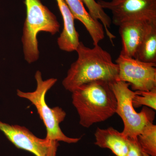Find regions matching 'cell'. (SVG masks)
I'll list each match as a JSON object with an SVG mask.
<instances>
[{
	"label": "cell",
	"instance_id": "cell-3",
	"mask_svg": "<svg viewBox=\"0 0 156 156\" xmlns=\"http://www.w3.org/2000/svg\"><path fill=\"white\" fill-rule=\"evenodd\" d=\"M36 89L32 92H23L17 90L19 97L27 99L34 105L40 119L44 124L47 131L46 139L63 141L68 144L76 143L81 138H72L66 136L62 131L59 125L65 119L66 113L59 107L51 108L47 104L45 97L48 91L56 84L57 80L50 78L44 80L41 73L37 71L35 75Z\"/></svg>",
	"mask_w": 156,
	"mask_h": 156
},
{
	"label": "cell",
	"instance_id": "cell-17",
	"mask_svg": "<svg viewBox=\"0 0 156 156\" xmlns=\"http://www.w3.org/2000/svg\"><path fill=\"white\" fill-rule=\"evenodd\" d=\"M129 150L127 156H143L142 152L136 140L129 139Z\"/></svg>",
	"mask_w": 156,
	"mask_h": 156
},
{
	"label": "cell",
	"instance_id": "cell-5",
	"mask_svg": "<svg viewBox=\"0 0 156 156\" xmlns=\"http://www.w3.org/2000/svg\"><path fill=\"white\" fill-rule=\"evenodd\" d=\"M109 85L116 98V113L121 117L124 124L122 133L129 139L136 140L144 127L148 123H153L154 112L145 107L140 112H136L132 102L135 92L130 89L128 83L116 81Z\"/></svg>",
	"mask_w": 156,
	"mask_h": 156
},
{
	"label": "cell",
	"instance_id": "cell-9",
	"mask_svg": "<svg viewBox=\"0 0 156 156\" xmlns=\"http://www.w3.org/2000/svg\"><path fill=\"white\" fill-rule=\"evenodd\" d=\"M151 22H156L132 20L123 23L119 26L122 45L120 55L134 58L149 24Z\"/></svg>",
	"mask_w": 156,
	"mask_h": 156
},
{
	"label": "cell",
	"instance_id": "cell-13",
	"mask_svg": "<svg viewBox=\"0 0 156 156\" xmlns=\"http://www.w3.org/2000/svg\"><path fill=\"white\" fill-rule=\"evenodd\" d=\"M134 58L143 62L156 63V22L149 24Z\"/></svg>",
	"mask_w": 156,
	"mask_h": 156
},
{
	"label": "cell",
	"instance_id": "cell-14",
	"mask_svg": "<svg viewBox=\"0 0 156 156\" xmlns=\"http://www.w3.org/2000/svg\"><path fill=\"white\" fill-rule=\"evenodd\" d=\"M143 152L150 156H156V126L149 123L143 128L136 138Z\"/></svg>",
	"mask_w": 156,
	"mask_h": 156
},
{
	"label": "cell",
	"instance_id": "cell-16",
	"mask_svg": "<svg viewBox=\"0 0 156 156\" xmlns=\"http://www.w3.org/2000/svg\"><path fill=\"white\" fill-rule=\"evenodd\" d=\"M132 104L134 108H138L144 105L156 110V88L149 91H135Z\"/></svg>",
	"mask_w": 156,
	"mask_h": 156
},
{
	"label": "cell",
	"instance_id": "cell-1",
	"mask_svg": "<svg viewBox=\"0 0 156 156\" xmlns=\"http://www.w3.org/2000/svg\"><path fill=\"white\" fill-rule=\"evenodd\" d=\"M78 58L68 71L62 84L72 92L84 84L101 81L112 83L118 80L119 67L112 61L110 53L99 45L87 47L80 42L76 50Z\"/></svg>",
	"mask_w": 156,
	"mask_h": 156
},
{
	"label": "cell",
	"instance_id": "cell-4",
	"mask_svg": "<svg viewBox=\"0 0 156 156\" xmlns=\"http://www.w3.org/2000/svg\"><path fill=\"white\" fill-rule=\"evenodd\" d=\"M27 16L23 28L22 42L24 58L29 63L39 58L37 36L41 32L55 35L59 30V23L55 15L40 0H25Z\"/></svg>",
	"mask_w": 156,
	"mask_h": 156
},
{
	"label": "cell",
	"instance_id": "cell-15",
	"mask_svg": "<svg viewBox=\"0 0 156 156\" xmlns=\"http://www.w3.org/2000/svg\"><path fill=\"white\" fill-rule=\"evenodd\" d=\"M83 2L86 5L89 10V13L94 19L101 21L106 31V35L108 37L112 44H114V39L115 38L114 35L111 32L109 29L112 23V19L105 12L97 2L95 0H82Z\"/></svg>",
	"mask_w": 156,
	"mask_h": 156
},
{
	"label": "cell",
	"instance_id": "cell-11",
	"mask_svg": "<svg viewBox=\"0 0 156 156\" xmlns=\"http://www.w3.org/2000/svg\"><path fill=\"white\" fill-rule=\"evenodd\" d=\"M95 144L101 148L110 150L116 156H127L130 140L122 132L112 127L97 128L95 133Z\"/></svg>",
	"mask_w": 156,
	"mask_h": 156
},
{
	"label": "cell",
	"instance_id": "cell-2",
	"mask_svg": "<svg viewBox=\"0 0 156 156\" xmlns=\"http://www.w3.org/2000/svg\"><path fill=\"white\" fill-rule=\"evenodd\" d=\"M72 93L73 105L80 117V124L84 128L104 122L116 113V98L109 83L91 82L80 86Z\"/></svg>",
	"mask_w": 156,
	"mask_h": 156
},
{
	"label": "cell",
	"instance_id": "cell-18",
	"mask_svg": "<svg viewBox=\"0 0 156 156\" xmlns=\"http://www.w3.org/2000/svg\"><path fill=\"white\" fill-rule=\"evenodd\" d=\"M142 155L143 156H150L147 154L143 152H142Z\"/></svg>",
	"mask_w": 156,
	"mask_h": 156
},
{
	"label": "cell",
	"instance_id": "cell-8",
	"mask_svg": "<svg viewBox=\"0 0 156 156\" xmlns=\"http://www.w3.org/2000/svg\"><path fill=\"white\" fill-rule=\"evenodd\" d=\"M0 131L17 148L35 156H56L58 141L38 138L24 126L9 125L1 121Z\"/></svg>",
	"mask_w": 156,
	"mask_h": 156
},
{
	"label": "cell",
	"instance_id": "cell-12",
	"mask_svg": "<svg viewBox=\"0 0 156 156\" xmlns=\"http://www.w3.org/2000/svg\"><path fill=\"white\" fill-rule=\"evenodd\" d=\"M74 19L80 21L87 30L94 46L98 45L105 38L104 28L102 23L94 19L84 7L82 0H64Z\"/></svg>",
	"mask_w": 156,
	"mask_h": 156
},
{
	"label": "cell",
	"instance_id": "cell-6",
	"mask_svg": "<svg viewBox=\"0 0 156 156\" xmlns=\"http://www.w3.org/2000/svg\"><path fill=\"white\" fill-rule=\"evenodd\" d=\"M97 3L111 11L112 22L117 26L132 20L156 22V0H98Z\"/></svg>",
	"mask_w": 156,
	"mask_h": 156
},
{
	"label": "cell",
	"instance_id": "cell-7",
	"mask_svg": "<svg viewBox=\"0 0 156 156\" xmlns=\"http://www.w3.org/2000/svg\"><path fill=\"white\" fill-rule=\"evenodd\" d=\"M118 80L128 83L134 91H149L156 88V63L143 62L119 55Z\"/></svg>",
	"mask_w": 156,
	"mask_h": 156
},
{
	"label": "cell",
	"instance_id": "cell-10",
	"mask_svg": "<svg viewBox=\"0 0 156 156\" xmlns=\"http://www.w3.org/2000/svg\"><path fill=\"white\" fill-rule=\"evenodd\" d=\"M56 1L63 21V30L57 39L58 47L66 52L76 51L80 41L75 26L74 18L64 0Z\"/></svg>",
	"mask_w": 156,
	"mask_h": 156
}]
</instances>
